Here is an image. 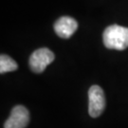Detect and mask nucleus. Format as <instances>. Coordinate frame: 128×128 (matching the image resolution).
Returning a JSON list of instances; mask_svg holds the SVG:
<instances>
[{
  "mask_svg": "<svg viewBox=\"0 0 128 128\" xmlns=\"http://www.w3.org/2000/svg\"><path fill=\"white\" fill-rule=\"evenodd\" d=\"M102 40L109 50H124L128 48V28L119 25L109 26L102 33Z\"/></svg>",
  "mask_w": 128,
  "mask_h": 128,
  "instance_id": "obj_1",
  "label": "nucleus"
},
{
  "mask_svg": "<svg viewBox=\"0 0 128 128\" xmlns=\"http://www.w3.org/2000/svg\"><path fill=\"white\" fill-rule=\"evenodd\" d=\"M55 58L54 53L46 48H41L32 52L30 57L28 64L34 73H42L46 68L50 64Z\"/></svg>",
  "mask_w": 128,
  "mask_h": 128,
  "instance_id": "obj_2",
  "label": "nucleus"
},
{
  "mask_svg": "<svg viewBox=\"0 0 128 128\" xmlns=\"http://www.w3.org/2000/svg\"><path fill=\"white\" fill-rule=\"evenodd\" d=\"M88 113L92 118H98L105 108V96L102 88L97 84L92 86L88 90Z\"/></svg>",
  "mask_w": 128,
  "mask_h": 128,
  "instance_id": "obj_3",
  "label": "nucleus"
},
{
  "mask_svg": "<svg viewBox=\"0 0 128 128\" xmlns=\"http://www.w3.org/2000/svg\"><path fill=\"white\" fill-rule=\"evenodd\" d=\"M30 122V112L23 105H16L5 122L4 128H26Z\"/></svg>",
  "mask_w": 128,
  "mask_h": 128,
  "instance_id": "obj_4",
  "label": "nucleus"
},
{
  "mask_svg": "<svg viewBox=\"0 0 128 128\" xmlns=\"http://www.w3.org/2000/svg\"><path fill=\"white\" fill-rule=\"evenodd\" d=\"M77 28V21L69 16H62L54 24V30L56 34L64 39H68L73 35Z\"/></svg>",
  "mask_w": 128,
  "mask_h": 128,
  "instance_id": "obj_5",
  "label": "nucleus"
},
{
  "mask_svg": "<svg viewBox=\"0 0 128 128\" xmlns=\"http://www.w3.org/2000/svg\"><path fill=\"white\" fill-rule=\"evenodd\" d=\"M17 68H18V64L12 58H10L7 54H2L0 56V73L1 74L14 71Z\"/></svg>",
  "mask_w": 128,
  "mask_h": 128,
  "instance_id": "obj_6",
  "label": "nucleus"
}]
</instances>
